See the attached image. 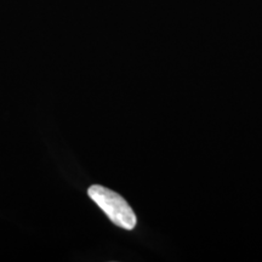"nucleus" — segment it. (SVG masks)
<instances>
[{
	"instance_id": "1",
	"label": "nucleus",
	"mask_w": 262,
	"mask_h": 262,
	"mask_svg": "<svg viewBox=\"0 0 262 262\" xmlns=\"http://www.w3.org/2000/svg\"><path fill=\"white\" fill-rule=\"evenodd\" d=\"M88 194L118 227L129 231L135 228L137 224L135 212L122 195L100 185L91 186L88 189Z\"/></svg>"
}]
</instances>
